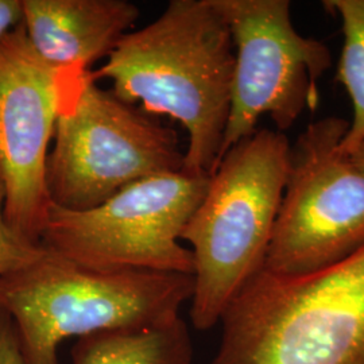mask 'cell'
<instances>
[{
    "label": "cell",
    "instance_id": "obj_1",
    "mask_svg": "<svg viewBox=\"0 0 364 364\" xmlns=\"http://www.w3.org/2000/svg\"><path fill=\"white\" fill-rule=\"evenodd\" d=\"M235 48L212 0H171L150 25L127 33L105 64L107 78L129 105L181 123L188 134L183 171L210 176L230 115Z\"/></svg>",
    "mask_w": 364,
    "mask_h": 364
},
{
    "label": "cell",
    "instance_id": "obj_2",
    "mask_svg": "<svg viewBox=\"0 0 364 364\" xmlns=\"http://www.w3.org/2000/svg\"><path fill=\"white\" fill-rule=\"evenodd\" d=\"M191 274L97 270L48 248L38 260L0 277V309L18 333L26 364H60L68 338L164 326L192 299Z\"/></svg>",
    "mask_w": 364,
    "mask_h": 364
},
{
    "label": "cell",
    "instance_id": "obj_3",
    "mask_svg": "<svg viewBox=\"0 0 364 364\" xmlns=\"http://www.w3.org/2000/svg\"><path fill=\"white\" fill-rule=\"evenodd\" d=\"M220 323L212 364H364V246L299 277L263 267Z\"/></svg>",
    "mask_w": 364,
    "mask_h": 364
},
{
    "label": "cell",
    "instance_id": "obj_4",
    "mask_svg": "<svg viewBox=\"0 0 364 364\" xmlns=\"http://www.w3.org/2000/svg\"><path fill=\"white\" fill-rule=\"evenodd\" d=\"M291 146L281 131L260 129L230 149L182 230L195 260L191 320L208 331L264 266L287 185Z\"/></svg>",
    "mask_w": 364,
    "mask_h": 364
},
{
    "label": "cell",
    "instance_id": "obj_5",
    "mask_svg": "<svg viewBox=\"0 0 364 364\" xmlns=\"http://www.w3.org/2000/svg\"><path fill=\"white\" fill-rule=\"evenodd\" d=\"M176 131L99 87L91 70H64L46 165L50 204L88 210L131 183L183 170Z\"/></svg>",
    "mask_w": 364,
    "mask_h": 364
},
{
    "label": "cell",
    "instance_id": "obj_6",
    "mask_svg": "<svg viewBox=\"0 0 364 364\" xmlns=\"http://www.w3.org/2000/svg\"><path fill=\"white\" fill-rule=\"evenodd\" d=\"M209 178L181 170L131 183L88 210L50 205L41 246L97 270L193 275V254L182 245L181 234Z\"/></svg>",
    "mask_w": 364,
    "mask_h": 364
},
{
    "label": "cell",
    "instance_id": "obj_7",
    "mask_svg": "<svg viewBox=\"0 0 364 364\" xmlns=\"http://www.w3.org/2000/svg\"><path fill=\"white\" fill-rule=\"evenodd\" d=\"M348 127L346 119L323 117L291 146L266 270L314 273L363 247L364 174L341 149Z\"/></svg>",
    "mask_w": 364,
    "mask_h": 364
},
{
    "label": "cell",
    "instance_id": "obj_8",
    "mask_svg": "<svg viewBox=\"0 0 364 364\" xmlns=\"http://www.w3.org/2000/svg\"><path fill=\"white\" fill-rule=\"evenodd\" d=\"M212 1L227 22L235 48L231 107L219 164L230 149L257 131L263 115L284 132L306 108L314 109L318 80L332 57L324 42L296 30L287 0Z\"/></svg>",
    "mask_w": 364,
    "mask_h": 364
},
{
    "label": "cell",
    "instance_id": "obj_9",
    "mask_svg": "<svg viewBox=\"0 0 364 364\" xmlns=\"http://www.w3.org/2000/svg\"><path fill=\"white\" fill-rule=\"evenodd\" d=\"M64 70L33 49L23 23L0 39V178L4 219L14 234L41 245L50 209L46 165L60 112Z\"/></svg>",
    "mask_w": 364,
    "mask_h": 364
},
{
    "label": "cell",
    "instance_id": "obj_10",
    "mask_svg": "<svg viewBox=\"0 0 364 364\" xmlns=\"http://www.w3.org/2000/svg\"><path fill=\"white\" fill-rule=\"evenodd\" d=\"M22 6L33 49L58 69L91 70L139 19L138 6L126 0H22Z\"/></svg>",
    "mask_w": 364,
    "mask_h": 364
},
{
    "label": "cell",
    "instance_id": "obj_11",
    "mask_svg": "<svg viewBox=\"0 0 364 364\" xmlns=\"http://www.w3.org/2000/svg\"><path fill=\"white\" fill-rule=\"evenodd\" d=\"M73 364H192L193 346L186 323L109 331L80 338L72 351Z\"/></svg>",
    "mask_w": 364,
    "mask_h": 364
},
{
    "label": "cell",
    "instance_id": "obj_12",
    "mask_svg": "<svg viewBox=\"0 0 364 364\" xmlns=\"http://www.w3.org/2000/svg\"><path fill=\"white\" fill-rule=\"evenodd\" d=\"M323 4L340 18L344 37L338 80L352 103V120L341 142L350 154L364 141V0H326Z\"/></svg>",
    "mask_w": 364,
    "mask_h": 364
},
{
    "label": "cell",
    "instance_id": "obj_13",
    "mask_svg": "<svg viewBox=\"0 0 364 364\" xmlns=\"http://www.w3.org/2000/svg\"><path fill=\"white\" fill-rule=\"evenodd\" d=\"M43 254V246L27 243L7 225L4 219V185L0 178V277L26 267Z\"/></svg>",
    "mask_w": 364,
    "mask_h": 364
},
{
    "label": "cell",
    "instance_id": "obj_14",
    "mask_svg": "<svg viewBox=\"0 0 364 364\" xmlns=\"http://www.w3.org/2000/svg\"><path fill=\"white\" fill-rule=\"evenodd\" d=\"M0 364H26L11 317L0 309Z\"/></svg>",
    "mask_w": 364,
    "mask_h": 364
},
{
    "label": "cell",
    "instance_id": "obj_15",
    "mask_svg": "<svg viewBox=\"0 0 364 364\" xmlns=\"http://www.w3.org/2000/svg\"><path fill=\"white\" fill-rule=\"evenodd\" d=\"M23 23L22 0H0V39Z\"/></svg>",
    "mask_w": 364,
    "mask_h": 364
},
{
    "label": "cell",
    "instance_id": "obj_16",
    "mask_svg": "<svg viewBox=\"0 0 364 364\" xmlns=\"http://www.w3.org/2000/svg\"><path fill=\"white\" fill-rule=\"evenodd\" d=\"M350 156H351L352 162L355 164V166L364 174V141L350 153Z\"/></svg>",
    "mask_w": 364,
    "mask_h": 364
}]
</instances>
